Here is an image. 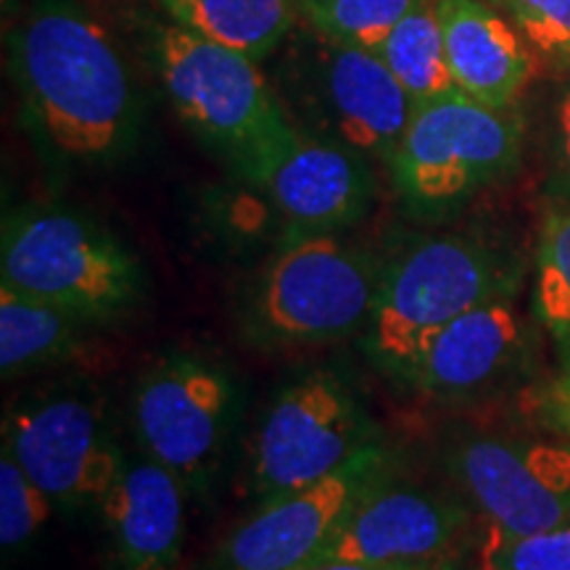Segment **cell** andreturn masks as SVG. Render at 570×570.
Segmentation results:
<instances>
[{"label": "cell", "mask_w": 570, "mask_h": 570, "mask_svg": "<svg viewBox=\"0 0 570 570\" xmlns=\"http://www.w3.org/2000/svg\"><path fill=\"white\" fill-rule=\"evenodd\" d=\"M479 570H570V525L525 537L487 529Z\"/></svg>", "instance_id": "cell-25"}, {"label": "cell", "mask_w": 570, "mask_h": 570, "mask_svg": "<svg viewBox=\"0 0 570 570\" xmlns=\"http://www.w3.org/2000/svg\"><path fill=\"white\" fill-rule=\"evenodd\" d=\"M56 512L53 502L21 470L9 452L0 454V550L3 560H17L32 550Z\"/></svg>", "instance_id": "cell-23"}, {"label": "cell", "mask_w": 570, "mask_h": 570, "mask_svg": "<svg viewBox=\"0 0 570 570\" xmlns=\"http://www.w3.org/2000/svg\"><path fill=\"white\" fill-rule=\"evenodd\" d=\"M381 441L352 386L327 370L298 377L277 394L252 441L248 481L256 502L309 487Z\"/></svg>", "instance_id": "cell-10"}, {"label": "cell", "mask_w": 570, "mask_h": 570, "mask_svg": "<svg viewBox=\"0 0 570 570\" xmlns=\"http://www.w3.org/2000/svg\"><path fill=\"white\" fill-rule=\"evenodd\" d=\"M377 56L415 106L439 101L449 92L460 90L449 69L436 0H423L399 21L394 32L377 48Z\"/></svg>", "instance_id": "cell-20"}, {"label": "cell", "mask_w": 570, "mask_h": 570, "mask_svg": "<svg viewBox=\"0 0 570 570\" xmlns=\"http://www.w3.org/2000/svg\"><path fill=\"white\" fill-rule=\"evenodd\" d=\"M539 69L558 80L570 77V0H502Z\"/></svg>", "instance_id": "cell-24"}, {"label": "cell", "mask_w": 570, "mask_h": 570, "mask_svg": "<svg viewBox=\"0 0 570 570\" xmlns=\"http://www.w3.org/2000/svg\"><path fill=\"white\" fill-rule=\"evenodd\" d=\"M547 194L550 202L570 204V77L560 80L550 104V135H547Z\"/></svg>", "instance_id": "cell-26"}, {"label": "cell", "mask_w": 570, "mask_h": 570, "mask_svg": "<svg viewBox=\"0 0 570 570\" xmlns=\"http://www.w3.org/2000/svg\"><path fill=\"white\" fill-rule=\"evenodd\" d=\"M537 415L552 436L570 439V365L560 367L558 375L539 391Z\"/></svg>", "instance_id": "cell-27"}, {"label": "cell", "mask_w": 570, "mask_h": 570, "mask_svg": "<svg viewBox=\"0 0 570 570\" xmlns=\"http://www.w3.org/2000/svg\"><path fill=\"white\" fill-rule=\"evenodd\" d=\"M169 21L248 56L269 61L302 24L296 0H156Z\"/></svg>", "instance_id": "cell-19"}, {"label": "cell", "mask_w": 570, "mask_h": 570, "mask_svg": "<svg viewBox=\"0 0 570 570\" xmlns=\"http://www.w3.org/2000/svg\"><path fill=\"white\" fill-rule=\"evenodd\" d=\"M470 504L465 499L389 479L362 499L323 558L370 566H428L458 562L468 539Z\"/></svg>", "instance_id": "cell-14"}, {"label": "cell", "mask_w": 570, "mask_h": 570, "mask_svg": "<svg viewBox=\"0 0 570 570\" xmlns=\"http://www.w3.org/2000/svg\"><path fill=\"white\" fill-rule=\"evenodd\" d=\"M520 267L475 235H428L386 262L362 348L383 373L410 375L441 327L499 296H518Z\"/></svg>", "instance_id": "cell-2"}, {"label": "cell", "mask_w": 570, "mask_h": 570, "mask_svg": "<svg viewBox=\"0 0 570 570\" xmlns=\"http://www.w3.org/2000/svg\"><path fill=\"white\" fill-rule=\"evenodd\" d=\"M446 59L465 96L491 109H515L539 61L489 0H436Z\"/></svg>", "instance_id": "cell-17"}, {"label": "cell", "mask_w": 570, "mask_h": 570, "mask_svg": "<svg viewBox=\"0 0 570 570\" xmlns=\"http://www.w3.org/2000/svg\"><path fill=\"white\" fill-rule=\"evenodd\" d=\"M275 56L273 85L288 117H302L296 127L391 164L415 104L381 56L327 40L306 24Z\"/></svg>", "instance_id": "cell-6"}, {"label": "cell", "mask_w": 570, "mask_h": 570, "mask_svg": "<svg viewBox=\"0 0 570 570\" xmlns=\"http://www.w3.org/2000/svg\"><path fill=\"white\" fill-rule=\"evenodd\" d=\"M296 233H338L367 217L375 202L370 156L296 127L254 177Z\"/></svg>", "instance_id": "cell-15"}, {"label": "cell", "mask_w": 570, "mask_h": 570, "mask_svg": "<svg viewBox=\"0 0 570 570\" xmlns=\"http://www.w3.org/2000/svg\"><path fill=\"white\" fill-rule=\"evenodd\" d=\"M523 135L515 109H491L462 90L415 106L389 164L396 194L420 219L454 214L515 173Z\"/></svg>", "instance_id": "cell-7"}, {"label": "cell", "mask_w": 570, "mask_h": 570, "mask_svg": "<svg viewBox=\"0 0 570 570\" xmlns=\"http://www.w3.org/2000/svg\"><path fill=\"white\" fill-rule=\"evenodd\" d=\"M386 262L336 233H296L240 302V327L259 348L323 346L365 331Z\"/></svg>", "instance_id": "cell-5"}, {"label": "cell", "mask_w": 570, "mask_h": 570, "mask_svg": "<svg viewBox=\"0 0 570 570\" xmlns=\"http://www.w3.org/2000/svg\"><path fill=\"white\" fill-rule=\"evenodd\" d=\"M423 0H296L302 24L327 40L375 51Z\"/></svg>", "instance_id": "cell-22"}, {"label": "cell", "mask_w": 570, "mask_h": 570, "mask_svg": "<svg viewBox=\"0 0 570 570\" xmlns=\"http://www.w3.org/2000/svg\"><path fill=\"white\" fill-rule=\"evenodd\" d=\"M151 56L180 122L244 180L254 183L296 130L262 61L175 21L156 27Z\"/></svg>", "instance_id": "cell-3"}, {"label": "cell", "mask_w": 570, "mask_h": 570, "mask_svg": "<svg viewBox=\"0 0 570 570\" xmlns=\"http://www.w3.org/2000/svg\"><path fill=\"white\" fill-rule=\"evenodd\" d=\"M537 320L499 296L441 327L404 383L441 402H468L523 381L537 360Z\"/></svg>", "instance_id": "cell-13"}, {"label": "cell", "mask_w": 570, "mask_h": 570, "mask_svg": "<svg viewBox=\"0 0 570 570\" xmlns=\"http://www.w3.org/2000/svg\"><path fill=\"white\" fill-rule=\"evenodd\" d=\"M240 412L244 394L230 367L185 348L156 356L130 396L138 452L173 470L190 499L212 491Z\"/></svg>", "instance_id": "cell-8"}, {"label": "cell", "mask_w": 570, "mask_h": 570, "mask_svg": "<svg viewBox=\"0 0 570 570\" xmlns=\"http://www.w3.org/2000/svg\"><path fill=\"white\" fill-rule=\"evenodd\" d=\"M188 499L173 470L130 454L98 510L111 570H180Z\"/></svg>", "instance_id": "cell-16"}, {"label": "cell", "mask_w": 570, "mask_h": 570, "mask_svg": "<svg viewBox=\"0 0 570 570\" xmlns=\"http://www.w3.org/2000/svg\"><path fill=\"white\" fill-rule=\"evenodd\" d=\"M3 452L69 520L98 518L130 458L114 433L109 404L88 386L46 389L17 399L3 417Z\"/></svg>", "instance_id": "cell-9"}, {"label": "cell", "mask_w": 570, "mask_h": 570, "mask_svg": "<svg viewBox=\"0 0 570 570\" xmlns=\"http://www.w3.org/2000/svg\"><path fill=\"white\" fill-rule=\"evenodd\" d=\"M396 475L394 452L375 441L309 487L259 502L214 552V570H298L323 558L362 499Z\"/></svg>", "instance_id": "cell-12"}, {"label": "cell", "mask_w": 570, "mask_h": 570, "mask_svg": "<svg viewBox=\"0 0 570 570\" xmlns=\"http://www.w3.org/2000/svg\"><path fill=\"white\" fill-rule=\"evenodd\" d=\"M441 460L487 529L525 537L570 525V439L465 431Z\"/></svg>", "instance_id": "cell-11"}, {"label": "cell", "mask_w": 570, "mask_h": 570, "mask_svg": "<svg viewBox=\"0 0 570 570\" xmlns=\"http://www.w3.org/2000/svg\"><path fill=\"white\" fill-rule=\"evenodd\" d=\"M298 570H458V562H428V566H370V562L325 560Z\"/></svg>", "instance_id": "cell-28"}, {"label": "cell", "mask_w": 570, "mask_h": 570, "mask_svg": "<svg viewBox=\"0 0 570 570\" xmlns=\"http://www.w3.org/2000/svg\"><path fill=\"white\" fill-rule=\"evenodd\" d=\"M85 323L61 306L0 285V373L3 381L75 362L90 346Z\"/></svg>", "instance_id": "cell-18"}, {"label": "cell", "mask_w": 570, "mask_h": 570, "mask_svg": "<svg viewBox=\"0 0 570 570\" xmlns=\"http://www.w3.org/2000/svg\"><path fill=\"white\" fill-rule=\"evenodd\" d=\"M0 285L109 325L138 309L148 277L125 240L88 214L30 204L3 219Z\"/></svg>", "instance_id": "cell-4"}, {"label": "cell", "mask_w": 570, "mask_h": 570, "mask_svg": "<svg viewBox=\"0 0 570 570\" xmlns=\"http://www.w3.org/2000/svg\"><path fill=\"white\" fill-rule=\"evenodd\" d=\"M21 114L40 151L106 167L132 151L140 101L111 32L80 0H38L9 42Z\"/></svg>", "instance_id": "cell-1"}, {"label": "cell", "mask_w": 570, "mask_h": 570, "mask_svg": "<svg viewBox=\"0 0 570 570\" xmlns=\"http://www.w3.org/2000/svg\"><path fill=\"white\" fill-rule=\"evenodd\" d=\"M531 315L570 365V204L552 202L539 227Z\"/></svg>", "instance_id": "cell-21"}]
</instances>
